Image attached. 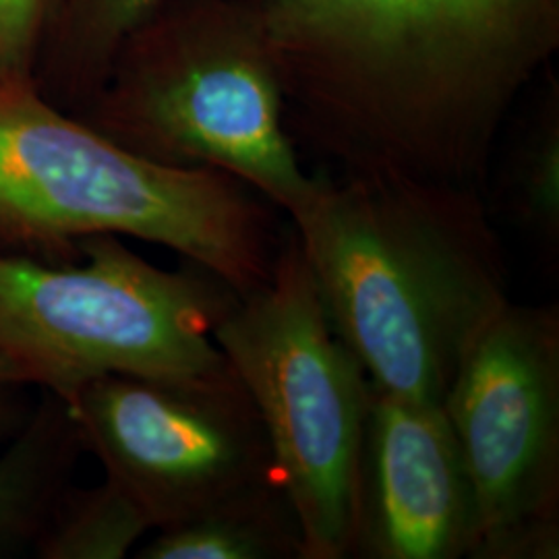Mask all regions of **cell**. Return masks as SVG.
Wrapping results in <instances>:
<instances>
[{"label":"cell","mask_w":559,"mask_h":559,"mask_svg":"<svg viewBox=\"0 0 559 559\" xmlns=\"http://www.w3.org/2000/svg\"><path fill=\"white\" fill-rule=\"evenodd\" d=\"M286 120L342 173L479 187L559 0H249Z\"/></svg>","instance_id":"obj_1"},{"label":"cell","mask_w":559,"mask_h":559,"mask_svg":"<svg viewBox=\"0 0 559 559\" xmlns=\"http://www.w3.org/2000/svg\"><path fill=\"white\" fill-rule=\"evenodd\" d=\"M290 222L328 318L371 385L441 404L460 360L510 300L479 187L318 177Z\"/></svg>","instance_id":"obj_2"},{"label":"cell","mask_w":559,"mask_h":559,"mask_svg":"<svg viewBox=\"0 0 559 559\" xmlns=\"http://www.w3.org/2000/svg\"><path fill=\"white\" fill-rule=\"evenodd\" d=\"M276 205L221 170L145 158L62 115L32 83L0 85V251L80 258L98 235L162 245L239 297L272 276Z\"/></svg>","instance_id":"obj_3"},{"label":"cell","mask_w":559,"mask_h":559,"mask_svg":"<svg viewBox=\"0 0 559 559\" xmlns=\"http://www.w3.org/2000/svg\"><path fill=\"white\" fill-rule=\"evenodd\" d=\"M120 50L87 124L145 158L212 168L293 216L318 187L302 170L278 67L249 0H198L154 15ZM119 57V55H117Z\"/></svg>","instance_id":"obj_4"},{"label":"cell","mask_w":559,"mask_h":559,"mask_svg":"<svg viewBox=\"0 0 559 559\" xmlns=\"http://www.w3.org/2000/svg\"><path fill=\"white\" fill-rule=\"evenodd\" d=\"M80 258L0 251V353L29 385L71 402L104 376L210 378L230 369L212 338L239 302L214 272L164 270L120 237L80 240Z\"/></svg>","instance_id":"obj_5"},{"label":"cell","mask_w":559,"mask_h":559,"mask_svg":"<svg viewBox=\"0 0 559 559\" xmlns=\"http://www.w3.org/2000/svg\"><path fill=\"white\" fill-rule=\"evenodd\" d=\"M212 338L258 408L302 559L353 558L371 381L328 318L293 226L272 276Z\"/></svg>","instance_id":"obj_6"},{"label":"cell","mask_w":559,"mask_h":559,"mask_svg":"<svg viewBox=\"0 0 559 559\" xmlns=\"http://www.w3.org/2000/svg\"><path fill=\"white\" fill-rule=\"evenodd\" d=\"M479 508L471 559L559 558V307L508 300L443 396Z\"/></svg>","instance_id":"obj_7"},{"label":"cell","mask_w":559,"mask_h":559,"mask_svg":"<svg viewBox=\"0 0 559 559\" xmlns=\"http://www.w3.org/2000/svg\"><path fill=\"white\" fill-rule=\"evenodd\" d=\"M67 404L83 452L138 501L154 531L276 477L258 408L233 367L191 380L104 376Z\"/></svg>","instance_id":"obj_8"},{"label":"cell","mask_w":559,"mask_h":559,"mask_svg":"<svg viewBox=\"0 0 559 559\" xmlns=\"http://www.w3.org/2000/svg\"><path fill=\"white\" fill-rule=\"evenodd\" d=\"M479 508L441 404L371 385L353 558H473Z\"/></svg>","instance_id":"obj_9"},{"label":"cell","mask_w":559,"mask_h":559,"mask_svg":"<svg viewBox=\"0 0 559 559\" xmlns=\"http://www.w3.org/2000/svg\"><path fill=\"white\" fill-rule=\"evenodd\" d=\"M83 452L78 425L52 392L4 441L0 454V558L32 549Z\"/></svg>","instance_id":"obj_10"},{"label":"cell","mask_w":559,"mask_h":559,"mask_svg":"<svg viewBox=\"0 0 559 559\" xmlns=\"http://www.w3.org/2000/svg\"><path fill=\"white\" fill-rule=\"evenodd\" d=\"M135 558L302 559L299 516L278 477H267L156 528Z\"/></svg>","instance_id":"obj_11"},{"label":"cell","mask_w":559,"mask_h":559,"mask_svg":"<svg viewBox=\"0 0 559 559\" xmlns=\"http://www.w3.org/2000/svg\"><path fill=\"white\" fill-rule=\"evenodd\" d=\"M154 531L117 480L62 491L32 551L41 559H122Z\"/></svg>","instance_id":"obj_12"},{"label":"cell","mask_w":559,"mask_h":559,"mask_svg":"<svg viewBox=\"0 0 559 559\" xmlns=\"http://www.w3.org/2000/svg\"><path fill=\"white\" fill-rule=\"evenodd\" d=\"M506 201L512 222L543 255H559V112L549 100L520 141L508 170Z\"/></svg>","instance_id":"obj_13"},{"label":"cell","mask_w":559,"mask_h":559,"mask_svg":"<svg viewBox=\"0 0 559 559\" xmlns=\"http://www.w3.org/2000/svg\"><path fill=\"white\" fill-rule=\"evenodd\" d=\"M166 0H73V29L92 75L110 71L120 48L158 15Z\"/></svg>","instance_id":"obj_14"},{"label":"cell","mask_w":559,"mask_h":559,"mask_svg":"<svg viewBox=\"0 0 559 559\" xmlns=\"http://www.w3.org/2000/svg\"><path fill=\"white\" fill-rule=\"evenodd\" d=\"M46 0H0V85L29 83Z\"/></svg>","instance_id":"obj_15"},{"label":"cell","mask_w":559,"mask_h":559,"mask_svg":"<svg viewBox=\"0 0 559 559\" xmlns=\"http://www.w3.org/2000/svg\"><path fill=\"white\" fill-rule=\"evenodd\" d=\"M15 388H0V443L9 440L27 417L25 406L13 394Z\"/></svg>","instance_id":"obj_16"},{"label":"cell","mask_w":559,"mask_h":559,"mask_svg":"<svg viewBox=\"0 0 559 559\" xmlns=\"http://www.w3.org/2000/svg\"><path fill=\"white\" fill-rule=\"evenodd\" d=\"M27 383V376L23 373L20 365L0 353V388H21Z\"/></svg>","instance_id":"obj_17"}]
</instances>
